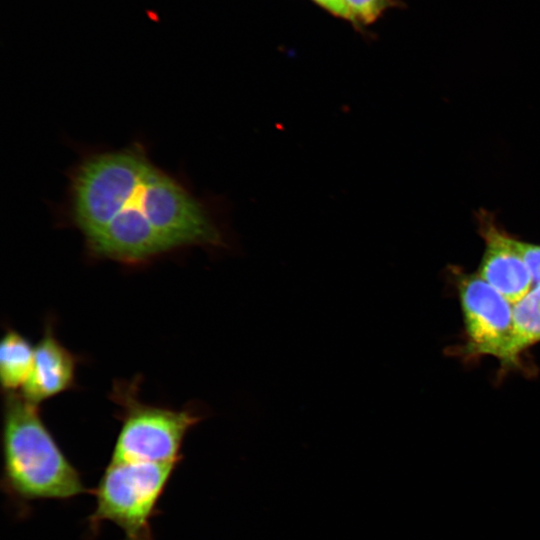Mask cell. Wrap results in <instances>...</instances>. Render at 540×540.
Segmentation results:
<instances>
[{
	"mask_svg": "<svg viewBox=\"0 0 540 540\" xmlns=\"http://www.w3.org/2000/svg\"><path fill=\"white\" fill-rule=\"evenodd\" d=\"M35 346L19 332L8 329L0 342V382L3 391L16 393L30 374Z\"/></svg>",
	"mask_w": 540,
	"mask_h": 540,
	"instance_id": "obj_9",
	"label": "cell"
},
{
	"mask_svg": "<svg viewBox=\"0 0 540 540\" xmlns=\"http://www.w3.org/2000/svg\"><path fill=\"white\" fill-rule=\"evenodd\" d=\"M1 488L24 511L37 500H68L87 489L44 424L38 405L6 393L2 426Z\"/></svg>",
	"mask_w": 540,
	"mask_h": 540,
	"instance_id": "obj_2",
	"label": "cell"
},
{
	"mask_svg": "<svg viewBox=\"0 0 540 540\" xmlns=\"http://www.w3.org/2000/svg\"><path fill=\"white\" fill-rule=\"evenodd\" d=\"M77 152L53 214L58 227L82 236L89 257L143 265L194 247L215 257L242 254L228 199L198 194L183 172L154 161L144 139Z\"/></svg>",
	"mask_w": 540,
	"mask_h": 540,
	"instance_id": "obj_1",
	"label": "cell"
},
{
	"mask_svg": "<svg viewBox=\"0 0 540 540\" xmlns=\"http://www.w3.org/2000/svg\"><path fill=\"white\" fill-rule=\"evenodd\" d=\"M360 26L369 28L378 23L385 14L395 8H406L402 0H344Z\"/></svg>",
	"mask_w": 540,
	"mask_h": 540,
	"instance_id": "obj_10",
	"label": "cell"
},
{
	"mask_svg": "<svg viewBox=\"0 0 540 540\" xmlns=\"http://www.w3.org/2000/svg\"><path fill=\"white\" fill-rule=\"evenodd\" d=\"M75 368V357L58 341L49 323L35 346L32 368L21 395L39 405L72 387Z\"/></svg>",
	"mask_w": 540,
	"mask_h": 540,
	"instance_id": "obj_7",
	"label": "cell"
},
{
	"mask_svg": "<svg viewBox=\"0 0 540 540\" xmlns=\"http://www.w3.org/2000/svg\"><path fill=\"white\" fill-rule=\"evenodd\" d=\"M540 342V284L514 304V337L503 370L521 365L522 354Z\"/></svg>",
	"mask_w": 540,
	"mask_h": 540,
	"instance_id": "obj_8",
	"label": "cell"
},
{
	"mask_svg": "<svg viewBox=\"0 0 540 540\" xmlns=\"http://www.w3.org/2000/svg\"><path fill=\"white\" fill-rule=\"evenodd\" d=\"M451 276L464 327V341L454 354L468 360L494 357L502 367L514 337V304L477 272L453 268Z\"/></svg>",
	"mask_w": 540,
	"mask_h": 540,
	"instance_id": "obj_5",
	"label": "cell"
},
{
	"mask_svg": "<svg viewBox=\"0 0 540 540\" xmlns=\"http://www.w3.org/2000/svg\"><path fill=\"white\" fill-rule=\"evenodd\" d=\"M177 465L110 461L93 492L90 532L112 522L123 531L124 540H154L151 521L160 513L158 502Z\"/></svg>",
	"mask_w": 540,
	"mask_h": 540,
	"instance_id": "obj_3",
	"label": "cell"
},
{
	"mask_svg": "<svg viewBox=\"0 0 540 540\" xmlns=\"http://www.w3.org/2000/svg\"><path fill=\"white\" fill-rule=\"evenodd\" d=\"M518 246L529 267L534 283L540 284V245L518 239Z\"/></svg>",
	"mask_w": 540,
	"mask_h": 540,
	"instance_id": "obj_12",
	"label": "cell"
},
{
	"mask_svg": "<svg viewBox=\"0 0 540 540\" xmlns=\"http://www.w3.org/2000/svg\"><path fill=\"white\" fill-rule=\"evenodd\" d=\"M480 231L485 248L477 273L515 304L535 284L520 252L518 239L507 234L490 219H481Z\"/></svg>",
	"mask_w": 540,
	"mask_h": 540,
	"instance_id": "obj_6",
	"label": "cell"
},
{
	"mask_svg": "<svg viewBox=\"0 0 540 540\" xmlns=\"http://www.w3.org/2000/svg\"><path fill=\"white\" fill-rule=\"evenodd\" d=\"M137 385L114 386L112 399L122 408L121 428L111 462L178 464L181 446L189 430L206 418L199 409L173 410L144 404L136 396Z\"/></svg>",
	"mask_w": 540,
	"mask_h": 540,
	"instance_id": "obj_4",
	"label": "cell"
},
{
	"mask_svg": "<svg viewBox=\"0 0 540 540\" xmlns=\"http://www.w3.org/2000/svg\"><path fill=\"white\" fill-rule=\"evenodd\" d=\"M308 1L329 16L349 24L356 33H358L361 37L367 39L368 41L376 39L375 33L367 31L360 26L344 0Z\"/></svg>",
	"mask_w": 540,
	"mask_h": 540,
	"instance_id": "obj_11",
	"label": "cell"
}]
</instances>
